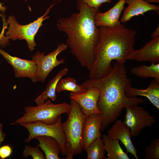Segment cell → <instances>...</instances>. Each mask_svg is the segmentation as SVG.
<instances>
[{"label":"cell","mask_w":159,"mask_h":159,"mask_svg":"<svg viewBox=\"0 0 159 159\" xmlns=\"http://www.w3.org/2000/svg\"><path fill=\"white\" fill-rule=\"evenodd\" d=\"M64 90L68 91L77 94H81L85 92L87 89L81 85H78L74 78L67 77L61 79L58 83L56 87V92H57Z\"/></svg>","instance_id":"22"},{"label":"cell","mask_w":159,"mask_h":159,"mask_svg":"<svg viewBox=\"0 0 159 159\" xmlns=\"http://www.w3.org/2000/svg\"><path fill=\"white\" fill-rule=\"evenodd\" d=\"M70 109V104L66 102L54 104L49 99L36 106L25 107L23 116L10 124L29 123L39 121L51 125L57 121L59 117L63 113L67 114Z\"/></svg>","instance_id":"5"},{"label":"cell","mask_w":159,"mask_h":159,"mask_svg":"<svg viewBox=\"0 0 159 159\" xmlns=\"http://www.w3.org/2000/svg\"><path fill=\"white\" fill-rule=\"evenodd\" d=\"M145 1L149 4L152 3H159V0H143Z\"/></svg>","instance_id":"30"},{"label":"cell","mask_w":159,"mask_h":159,"mask_svg":"<svg viewBox=\"0 0 159 159\" xmlns=\"http://www.w3.org/2000/svg\"><path fill=\"white\" fill-rule=\"evenodd\" d=\"M131 82L124 64L116 62L107 75L98 79H89L81 84L85 88L95 87L100 90L97 107L102 117L101 131H104L110 124L115 122L124 108L146 101V99L129 97L125 95V89L131 86Z\"/></svg>","instance_id":"2"},{"label":"cell","mask_w":159,"mask_h":159,"mask_svg":"<svg viewBox=\"0 0 159 159\" xmlns=\"http://www.w3.org/2000/svg\"><path fill=\"white\" fill-rule=\"evenodd\" d=\"M87 91L81 94L70 92L71 99L75 101L80 106L83 113L87 117L95 113H100L97 107L100 94L99 89L95 87H89Z\"/></svg>","instance_id":"11"},{"label":"cell","mask_w":159,"mask_h":159,"mask_svg":"<svg viewBox=\"0 0 159 159\" xmlns=\"http://www.w3.org/2000/svg\"><path fill=\"white\" fill-rule=\"evenodd\" d=\"M4 7L2 6L1 5L0 3V10H1L2 11H3V10H4Z\"/></svg>","instance_id":"31"},{"label":"cell","mask_w":159,"mask_h":159,"mask_svg":"<svg viewBox=\"0 0 159 159\" xmlns=\"http://www.w3.org/2000/svg\"><path fill=\"white\" fill-rule=\"evenodd\" d=\"M87 159H106L105 146L101 137L94 141L86 150Z\"/></svg>","instance_id":"23"},{"label":"cell","mask_w":159,"mask_h":159,"mask_svg":"<svg viewBox=\"0 0 159 159\" xmlns=\"http://www.w3.org/2000/svg\"><path fill=\"white\" fill-rule=\"evenodd\" d=\"M126 0H119L113 7L105 12H97L95 19L96 26L98 27L101 26L113 27L120 24L119 18L124 8Z\"/></svg>","instance_id":"15"},{"label":"cell","mask_w":159,"mask_h":159,"mask_svg":"<svg viewBox=\"0 0 159 159\" xmlns=\"http://www.w3.org/2000/svg\"><path fill=\"white\" fill-rule=\"evenodd\" d=\"M132 73L140 77H152L159 80V63H152L150 66L145 64L135 67L130 70Z\"/></svg>","instance_id":"21"},{"label":"cell","mask_w":159,"mask_h":159,"mask_svg":"<svg viewBox=\"0 0 159 159\" xmlns=\"http://www.w3.org/2000/svg\"><path fill=\"white\" fill-rule=\"evenodd\" d=\"M35 138L38 141L37 146L44 153L46 159H62L59 157L61 153L60 145L54 138L49 136L39 135Z\"/></svg>","instance_id":"18"},{"label":"cell","mask_w":159,"mask_h":159,"mask_svg":"<svg viewBox=\"0 0 159 159\" xmlns=\"http://www.w3.org/2000/svg\"><path fill=\"white\" fill-rule=\"evenodd\" d=\"M54 5L52 4L43 15L29 24H20L16 21L14 16H9L7 22L9 27L6 33V37H2L0 41V44L5 46L9 39L13 40L24 39L27 43L29 49L33 51L36 45L34 40L35 35L40 27L43 25L42 22L49 18L47 15Z\"/></svg>","instance_id":"6"},{"label":"cell","mask_w":159,"mask_h":159,"mask_svg":"<svg viewBox=\"0 0 159 159\" xmlns=\"http://www.w3.org/2000/svg\"><path fill=\"white\" fill-rule=\"evenodd\" d=\"M0 54L12 66L16 77H28L34 83L37 82L38 69L34 61L12 56L0 48Z\"/></svg>","instance_id":"10"},{"label":"cell","mask_w":159,"mask_h":159,"mask_svg":"<svg viewBox=\"0 0 159 159\" xmlns=\"http://www.w3.org/2000/svg\"><path fill=\"white\" fill-rule=\"evenodd\" d=\"M159 36V25H158L155 31L151 35L152 37Z\"/></svg>","instance_id":"29"},{"label":"cell","mask_w":159,"mask_h":159,"mask_svg":"<svg viewBox=\"0 0 159 159\" xmlns=\"http://www.w3.org/2000/svg\"><path fill=\"white\" fill-rule=\"evenodd\" d=\"M68 47L66 44H59L57 48L45 55L44 52H36L32 57V60L37 65L38 69L37 81L44 82L52 70L59 65L64 63V58L59 60L57 57L62 52L66 50Z\"/></svg>","instance_id":"9"},{"label":"cell","mask_w":159,"mask_h":159,"mask_svg":"<svg viewBox=\"0 0 159 159\" xmlns=\"http://www.w3.org/2000/svg\"><path fill=\"white\" fill-rule=\"evenodd\" d=\"M145 158L146 159H159V139L152 140L150 145L145 148Z\"/></svg>","instance_id":"24"},{"label":"cell","mask_w":159,"mask_h":159,"mask_svg":"<svg viewBox=\"0 0 159 159\" xmlns=\"http://www.w3.org/2000/svg\"><path fill=\"white\" fill-rule=\"evenodd\" d=\"M78 13L60 18L58 29L67 35L66 44L81 65L89 71L95 60L96 48L100 39V31L95 23L100 9L91 7L82 0H78Z\"/></svg>","instance_id":"1"},{"label":"cell","mask_w":159,"mask_h":159,"mask_svg":"<svg viewBox=\"0 0 159 159\" xmlns=\"http://www.w3.org/2000/svg\"><path fill=\"white\" fill-rule=\"evenodd\" d=\"M3 126V124L0 123V146L1 144L4 140L6 136V134L2 131Z\"/></svg>","instance_id":"28"},{"label":"cell","mask_w":159,"mask_h":159,"mask_svg":"<svg viewBox=\"0 0 159 159\" xmlns=\"http://www.w3.org/2000/svg\"><path fill=\"white\" fill-rule=\"evenodd\" d=\"M128 6L123 10L121 21L125 23L133 16L143 15L150 11L159 12V5L148 3L143 0H126Z\"/></svg>","instance_id":"16"},{"label":"cell","mask_w":159,"mask_h":159,"mask_svg":"<svg viewBox=\"0 0 159 159\" xmlns=\"http://www.w3.org/2000/svg\"><path fill=\"white\" fill-rule=\"evenodd\" d=\"M68 69L65 67L60 70L47 84L44 91L34 100L37 105L42 104L48 99L53 101L57 99L56 89L57 84L62 78L68 72Z\"/></svg>","instance_id":"19"},{"label":"cell","mask_w":159,"mask_h":159,"mask_svg":"<svg viewBox=\"0 0 159 159\" xmlns=\"http://www.w3.org/2000/svg\"><path fill=\"white\" fill-rule=\"evenodd\" d=\"M67 120L62 123L66 140L65 159H72L74 155L82 153L83 149L82 134L84 125L87 116L80 106L71 99L69 111Z\"/></svg>","instance_id":"4"},{"label":"cell","mask_w":159,"mask_h":159,"mask_svg":"<svg viewBox=\"0 0 159 159\" xmlns=\"http://www.w3.org/2000/svg\"><path fill=\"white\" fill-rule=\"evenodd\" d=\"M102 117L100 113L92 114L86 118L84 125L82 134L83 149L87 148L96 139L102 137L100 128Z\"/></svg>","instance_id":"12"},{"label":"cell","mask_w":159,"mask_h":159,"mask_svg":"<svg viewBox=\"0 0 159 159\" xmlns=\"http://www.w3.org/2000/svg\"><path fill=\"white\" fill-rule=\"evenodd\" d=\"M89 6L96 8H99L104 3H111L112 0H82Z\"/></svg>","instance_id":"27"},{"label":"cell","mask_w":159,"mask_h":159,"mask_svg":"<svg viewBox=\"0 0 159 159\" xmlns=\"http://www.w3.org/2000/svg\"><path fill=\"white\" fill-rule=\"evenodd\" d=\"M100 39L96 48L95 60L90 70L91 79H98L111 71L112 62L124 64L128 59L133 48L137 32L126 28L121 24L113 27H99Z\"/></svg>","instance_id":"3"},{"label":"cell","mask_w":159,"mask_h":159,"mask_svg":"<svg viewBox=\"0 0 159 159\" xmlns=\"http://www.w3.org/2000/svg\"><path fill=\"white\" fill-rule=\"evenodd\" d=\"M61 115L54 123L49 125L39 121L29 123H21L19 124L24 127L29 132L28 137L24 140L28 143L39 135L49 136L56 139L59 143L61 149V153L66 156V140L62 127Z\"/></svg>","instance_id":"7"},{"label":"cell","mask_w":159,"mask_h":159,"mask_svg":"<svg viewBox=\"0 0 159 159\" xmlns=\"http://www.w3.org/2000/svg\"><path fill=\"white\" fill-rule=\"evenodd\" d=\"M12 149L10 145H6L0 146V159H4L10 156Z\"/></svg>","instance_id":"26"},{"label":"cell","mask_w":159,"mask_h":159,"mask_svg":"<svg viewBox=\"0 0 159 159\" xmlns=\"http://www.w3.org/2000/svg\"><path fill=\"white\" fill-rule=\"evenodd\" d=\"M105 151L107 153L106 159H129L127 154L124 152L119 143V140L109 137L107 135L102 136Z\"/></svg>","instance_id":"20"},{"label":"cell","mask_w":159,"mask_h":159,"mask_svg":"<svg viewBox=\"0 0 159 159\" xmlns=\"http://www.w3.org/2000/svg\"><path fill=\"white\" fill-rule=\"evenodd\" d=\"M22 155L25 157L31 156L33 159H44L45 158L38 146L34 147L28 145L24 146Z\"/></svg>","instance_id":"25"},{"label":"cell","mask_w":159,"mask_h":159,"mask_svg":"<svg viewBox=\"0 0 159 159\" xmlns=\"http://www.w3.org/2000/svg\"><path fill=\"white\" fill-rule=\"evenodd\" d=\"M107 135L111 138L120 140L125 147L127 152L131 153L136 159H138L137 151L131 140L130 129L124 121L117 120L108 131Z\"/></svg>","instance_id":"14"},{"label":"cell","mask_w":159,"mask_h":159,"mask_svg":"<svg viewBox=\"0 0 159 159\" xmlns=\"http://www.w3.org/2000/svg\"><path fill=\"white\" fill-rule=\"evenodd\" d=\"M3 36V32H1V34L0 35V41L1 40Z\"/></svg>","instance_id":"32"},{"label":"cell","mask_w":159,"mask_h":159,"mask_svg":"<svg viewBox=\"0 0 159 159\" xmlns=\"http://www.w3.org/2000/svg\"><path fill=\"white\" fill-rule=\"evenodd\" d=\"M142 48L134 50L128 59L159 63V36L152 37Z\"/></svg>","instance_id":"13"},{"label":"cell","mask_w":159,"mask_h":159,"mask_svg":"<svg viewBox=\"0 0 159 159\" xmlns=\"http://www.w3.org/2000/svg\"><path fill=\"white\" fill-rule=\"evenodd\" d=\"M124 122L130 129L131 138L138 137L142 130L147 127H151L156 122L155 117L138 104L126 107Z\"/></svg>","instance_id":"8"},{"label":"cell","mask_w":159,"mask_h":159,"mask_svg":"<svg viewBox=\"0 0 159 159\" xmlns=\"http://www.w3.org/2000/svg\"><path fill=\"white\" fill-rule=\"evenodd\" d=\"M125 93L129 97L138 96L146 97L154 106L159 109V80L154 79L145 90L138 89L131 86L128 87L125 89Z\"/></svg>","instance_id":"17"}]
</instances>
